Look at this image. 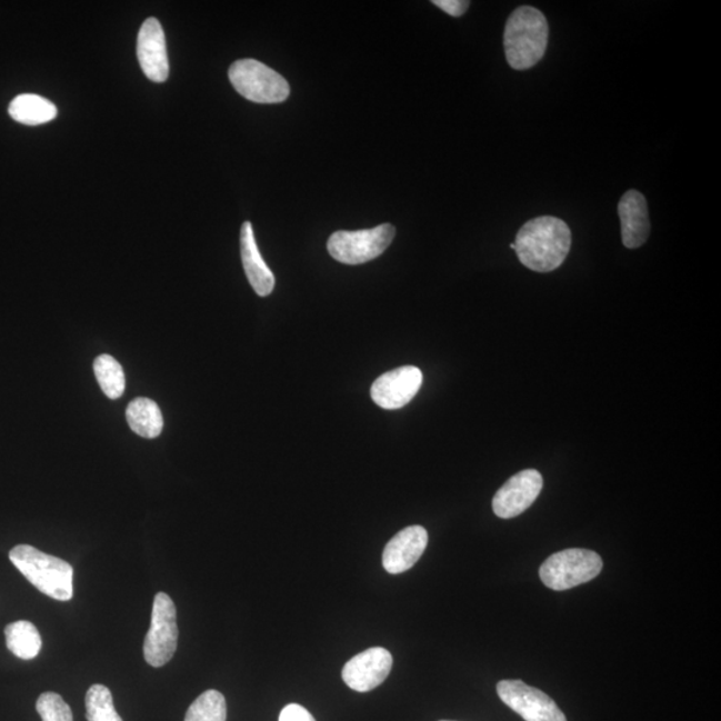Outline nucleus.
<instances>
[{
    "mask_svg": "<svg viewBox=\"0 0 721 721\" xmlns=\"http://www.w3.org/2000/svg\"><path fill=\"white\" fill-rule=\"evenodd\" d=\"M178 647L177 608L167 593H158L151 613L143 654L151 667L160 668L173 659Z\"/></svg>",
    "mask_w": 721,
    "mask_h": 721,
    "instance_id": "7",
    "label": "nucleus"
},
{
    "mask_svg": "<svg viewBox=\"0 0 721 721\" xmlns=\"http://www.w3.org/2000/svg\"><path fill=\"white\" fill-rule=\"evenodd\" d=\"M514 251L524 267L538 273H549L567 260L572 244L568 224L555 217H539L528 221L515 237Z\"/></svg>",
    "mask_w": 721,
    "mask_h": 721,
    "instance_id": "1",
    "label": "nucleus"
},
{
    "mask_svg": "<svg viewBox=\"0 0 721 721\" xmlns=\"http://www.w3.org/2000/svg\"><path fill=\"white\" fill-rule=\"evenodd\" d=\"M422 380L421 370L415 367L390 370L374 381L370 395L382 409H400L408 405L419 393Z\"/></svg>",
    "mask_w": 721,
    "mask_h": 721,
    "instance_id": "11",
    "label": "nucleus"
},
{
    "mask_svg": "<svg viewBox=\"0 0 721 721\" xmlns=\"http://www.w3.org/2000/svg\"><path fill=\"white\" fill-rule=\"evenodd\" d=\"M549 26L544 14L531 6H521L509 17L504 32V48L509 66L528 70L545 56Z\"/></svg>",
    "mask_w": 721,
    "mask_h": 721,
    "instance_id": "2",
    "label": "nucleus"
},
{
    "mask_svg": "<svg viewBox=\"0 0 721 721\" xmlns=\"http://www.w3.org/2000/svg\"><path fill=\"white\" fill-rule=\"evenodd\" d=\"M433 4L445 11L447 14L459 18L465 14L471 3L464 2V0H434Z\"/></svg>",
    "mask_w": 721,
    "mask_h": 721,
    "instance_id": "24",
    "label": "nucleus"
},
{
    "mask_svg": "<svg viewBox=\"0 0 721 721\" xmlns=\"http://www.w3.org/2000/svg\"><path fill=\"white\" fill-rule=\"evenodd\" d=\"M86 719L88 721H123L119 717L114 700L108 687L96 684L86 694Z\"/></svg>",
    "mask_w": 721,
    "mask_h": 721,
    "instance_id": "21",
    "label": "nucleus"
},
{
    "mask_svg": "<svg viewBox=\"0 0 721 721\" xmlns=\"http://www.w3.org/2000/svg\"><path fill=\"white\" fill-rule=\"evenodd\" d=\"M393 667V657L385 648H369L350 659L342 670V680L356 692H369L381 685Z\"/></svg>",
    "mask_w": 721,
    "mask_h": 721,
    "instance_id": "10",
    "label": "nucleus"
},
{
    "mask_svg": "<svg viewBox=\"0 0 721 721\" xmlns=\"http://www.w3.org/2000/svg\"><path fill=\"white\" fill-rule=\"evenodd\" d=\"M428 532L421 525L402 529L383 549L382 565L390 574L409 571L428 547Z\"/></svg>",
    "mask_w": 721,
    "mask_h": 721,
    "instance_id": "13",
    "label": "nucleus"
},
{
    "mask_svg": "<svg viewBox=\"0 0 721 721\" xmlns=\"http://www.w3.org/2000/svg\"><path fill=\"white\" fill-rule=\"evenodd\" d=\"M229 79L238 94L254 103H281L290 96L287 79L256 59H240L231 64Z\"/></svg>",
    "mask_w": 721,
    "mask_h": 721,
    "instance_id": "5",
    "label": "nucleus"
},
{
    "mask_svg": "<svg viewBox=\"0 0 721 721\" xmlns=\"http://www.w3.org/2000/svg\"><path fill=\"white\" fill-rule=\"evenodd\" d=\"M278 721H316L313 714L300 704H289L283 708Z\"/></svg>",
    "mask_w": 721,
    "mask_h": 721,
    "instance_id": "23",
    "label": "nucleus"
},
{
    "mask_svg": "<svg viewBox=\"0 0 721 721\" xmlns=\"http://www.w3.org/2000/svg\"><path fill=\"white\" fill-rule=\"evenodd\" d=\"M241 257L251 288L258 296L268 297L274 290L276 278L257 247L254 230L250 222L242 224Z\"/></svg>",
    "mask_w": 721,
    "mask_h": 721,
    "instance_id": "15",
    "label": "nucleus"
},
{
    "mask_svg": "<svg viewBox=\"0 0 721 721\" xmlns=\"http://www.w3.org/2000/svg\"><path fill=\"white\" fill-rule=\"evenodd\" d=\"M603 560L588 549H565L554 553L540 568V579L554 591H567L598 578Z\"/></svg>",
    "mask_w": 721,
    "mask_h": 721,
    "instance_id": "4",
    "label": "nucleus"
},
{
    "mask_svg": "<svg viewBox=\"0 0 721 721\" xmlns=\"http://www.w3.org/2000/svg\"><path fill=\"white\" fill-rule=\"evenodd\" d=\"M227 700L221 692L210 690L190 705L184 721H227Z\"/></svg>",
    "mask_w": 721,
    "mask_h": 721,
    "instance_id": "20",
    "label": "nucleus"
},
{
    "mask_svg": "<svg viewBox=\"0 0 721 721\" xmlns=\"http://www.w3.org/2000/svg\"><path fill=\"white\" fill-rule=\"evenodd\" d=\"M137 56L143 74L150 81L162 83L169 78V58L167 38L160 21L149 18L139 30Z\"/></svg>",
    "mask_w": 721,
    "mask_h": 721,
    "instance_id": "12",
    "label": "nucleus"
},
{
    "mask_svg": "<svg viewBox=\"0 0 721 721\" xmlns=\"http://www.w3.org/2000/svg\"><path fill=\"white\" fill-rule=\"evenodd\" d=\"M94 373L102 392L111 400H118L126 389L123 368L114 357L99 356L94 362Z\"/></svg>",
    "mask_w": 721,
    "mask_h": 721,
    "instance_id": "19",
    "label": "nucleus"
},
{
    "mask_svg": "<svg viewBox=\"0 0 721 721\" xmlns=\"http://www.w3.org/2000/svg\"><path fill=\"white\" fill-rule=\"evenodd\" d=\"M395 236L393 224L359 231L340 230L329 238L328 250L336 261L346 264H361L380 257Z\"/></svg>",
    "mask_w": 721,
    "mask_h": 721,
    "instance_id": "6",
    "label": "nucleus"
},
{
    "mask_svg": "<svg viewBox=\"0 0 721 721\" xmlns=\"http://www.w3.org/2000/svg\"><path fill=\"white\" fill-rule=\"evenodd\" d=\"M126 420L132 432L141 438L157 439L162 433L163 417L160 407L143 397L129 403Z\"/></svg>",
    "mask_w": 721,
    "mask_h": 721,
    "instance_id": "16",
    "label": "nucleus"
},
{
    "mask_svg": "<svg viewBox=\"0 0 721 721\" xmlns=\"http://www.w3.org/2000/svg\"><path fill=\"white\" fill-rule=\"evenodd\" d=\"M10 560L18 571L46 597L59 601L72 599L74 571L69 562L38 551L37 548L28 544L12 548Z\"/></svg>",
    "mask_w": 721,
    "mask_h": 721,
    "instance_id": "3",
    "label": "nucleus"
},
{
    "mask_svg": "<svg viewBox=\"0 0 721 721\" xmlns=\"http://www.w3.org/2000/svg\"><path fill=\"white\" fill-rule=\"evenodd\" d=\"M499 697L525 721H567L555 701L538 688L521 680H502L498 684Z\"/></svg>",
    "mask_w": 721,
    "mask_h": 721,
    "instance_id": "8",
    "label": "nucleus"
},
{
    "mask_svg": "<svg viewBox=\"0 0 721 721\" xmlns=\"http://www.w3.org/2000/svg\"><path fill=\"white\" fill-rule=\"evenodd\" d=\"M6 644L9 650L22 660L36 659L41 652L42 638L38 628L30 621H16L6 627Z\"/></svg>",
    "mask_w": 721,
    "mask_h": 721,
    "instance_id": "18",
    "label": "nucleus"
},
{
    "mask_svg": "<svg viewBox=\"0 0 721 721\" xmlns=\"http://www.w3.org/2000/svg\"><path fill=\"white\" fill-rule=\"evenodd\" d=\"M37 711L41 714L42 721H74L70 705L61 694L54 692H44L39 697Z\"/></svg>",
    "mask_w": 721,
    "mask_h": 721,
    "instance_id": "22",
    "label": "nucleus"
},
{
    "mask_svg": "<svg viewBox=\"0 0 721 721\" xmlns=\"http://www.w3.org/2000/svg\"><path fill=\"white\" fill-rule=\"evenodd\" d=\"M441 721H449V720H441Z\"/></svg>",
    "mask_w": 721,
    "mask_h": 721,
    "instance_id": "25",
    "label": "nucleus"
},
{
    "mask_svg": "<svg viewBox=\"0 0 721 721\" xmlns=\"http://www.w3.org/2000/svg\"><path fill=\"white\" fill-rule=\"evenodd\" d=\"M542 475L535 469H527L502 485L493 498V512L500 519L518 518L538 500L541 493Z\"/></svg>",
    "mask_w": 721,
    "mask_h": 721,
    "instance_id": "9",
    "label": "nucleus"
},
{
    "mask_svg": "<svg viewBox=\"0 0 721 721\" xmlns=\"http://www.w3.org/2000/svg\"><path fill=\"white\" fill-rule=\"evenodd\" d=\"M619 216L624 247L628 249L643 247L651 233L645 197L638 190L627 191L619 202Z\"/></svg>",
    "mask_w": 721,
    "mask_h": 721,
    "instance_id": "14",
    "label": "nucleus"
},
{
    "mask_svg": "<svg viewBox=\"0 0 721 721\" xmlns=\"http://www.w3.org/2000/svg\"><path fill=\"white\" fill-rule=\"evenodd\" d=\"M9 114L19 123L38 126L56 119L58 110L49 99L36 94H22L10 103Z\"/></svg>",
    "mask_w": 721,
    "mask_h": 721,
    "instance_id": "17",
    "label": "nucleus"
}]
</instances>
